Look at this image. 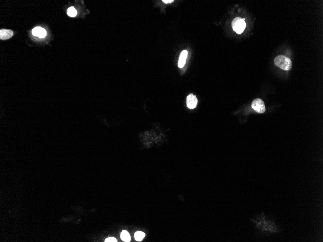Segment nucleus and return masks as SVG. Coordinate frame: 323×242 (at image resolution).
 Wrapping results in <instances>:
<instances>
[{
    "label": "nucleus",
    "mask_w": 323,
    "mask_h": 242,
    "mask_svg": "<svg viewBox=\"0 0 323 242\" xmlns=\"http://www.w3.org/2000/svg\"><path fill=\"white\" fill-rule=\"evenodd\" d=\"M254 222L258 229L262 232H269L270 233L279 232V229L273 220L268 219L264 213L258 215L257 220H254Z\"/></svg>",
    "instance_id": "1"
},
{
    "label": "nucleus",
    "mask_w": 323,
    "mask_h": 242,
    "mask_svg": "<svg viewBox=\"0 0 323 242\" xmlns=\"http://www.w3.org/2000/svg\"><path fill=\"white\" fill-rule=\"evenodd\" d=\"M275 65L284 71H289L292 67V62L289 58L284 55H279L274 60Z\"/></svg>",
    "instance_id": "2"
},
{
    "label": "nucleus",
    "mask_w": 323,
    "mask_h": 242,
    "mask_svg": "<svg viewBox=\"0 0 323 242\" xmlns=\"http://www.w3.org/2000/svg\"><path fill=\"white\" fill-rule=\"evenodd\" d=\"M246 23L245 19H242L239 17H237L234 19L232 22V27L235 32L237 33L240 34L245 30Z\"/></svg>",
    "instance_id": "3"
},
{
    "label": "nucleus",
    "mask_w": 323,
    "mask_h": 242,
    "mask_svg": "<svg viewBox=\"0 0 323 242\" xmlns=\"http://www.w3.org/2000/svg\"><path fill=\"white\" fill-rule=\"evenodd\" d=\"M252 107L253 109L258 113L259 114H263L266 111V107L265 106L264 102L262 99H254L252 103Z\"/></svg>",
    "instance_id": "4"
},
{
    "label": "nucleus",
    "mask_w": 323,
    "mask_h": 242,
    "mask_svg": "<svg viewBox=\"0 0 323 242\" xmlns=\"http://www.w3.org/2000/svg\"><path fill=\"white\" fill-rule=\"evenodd\" d=\"M198 100L196 95L190 94L187 97V106L189 109H193L196 108Z\"/></svg>",
    "instance_id": "5"
},
{
    "label": "nucleus",
    "mask_w": 323,
    "mask_h": 242,
    "mask_svg": "<svg viewBox=\"0 0 323 242\" xmlns=\"http://www.w3.org/2000/svg\"><path fill=\"white\" fill-rule=\"evenodd\" d=\"M14 35L13 32L10 30L2 29L0 30V39L2 40H8L11 38Z\"/></svg>",
    "instance_id": "6"
},
{
    "label": "nucleus",
    "mask_w": 323,
    "mask_h": 242,
    "mask_svg": "<svg viewBox=\"0 0 323 242\" xmlns=\"http://www.w3.org/2000/svg\"><path fill=\"white\" fill-rule=\"evenodd\" d=\"M188 52L186 50L182 51L181 53L178 60V66L179 68H182L185 65L186 62V59L187 57Z\"/></svg>",
    "instance_id": "7"
},
{
    "label": "nucleus",
    "mask_w": 323,
    "mask_h": 242,
    "mask_svg": "<svg viewBox=\"0 0 323 242\" xmlns=\"http://www.w3.org/2000/svg\"><path fill=\"white\" fill-rule=\"evenodd\" d=\"M121 238L122 240L124 242H129L131 240L130 234L126 231H123L121 234Z\"/></svg>",
    "instance_id": "8"
},
{
    "label": "nucleus",
    "mask_w": 323,
    "mask_h": 242,
    "mask_svg": "<svg viewBox=\"0 0 323 242\" xmlns=\"http://www.w3.org/2000/svg\"><path fill=\"white\" fill-rule=\"evenodd\" d=\"M43 29H44L43 28L40 27H37L35 28L32 30V35L35 36L39 37V36L40 35Z\"/></svg>",
    "instance_id": "9"
},
{
    "label": "nucleus",
    "mask_w": 323,
    "mask_h": 242,
    "mask_svg": "<svg viewBox=\"0 0 323 242\" xmlns=\"http://www.w3.org/2000/svg\"><path fill=\"white\" fill-rule=\"evenodd\" d=\"M67 14L71 17H75L77 15V11L74 7L72 6L68 8Z\"/></svg>",
    "instance_id": "10"
},
{
    "label": "nucleus",
    "mask_w": 323,
    "mask_h": 242,
    "mask_svg": "<svg viewBox=\"0 0 323 242\" xmlns=\"http://www.w3.org/2000/svg\"><path fill=\"white\" fill-rule=\"evenodd\" d=\"M145 234L144 233L142 232H136L135 234V238L137 241H141L144 238Z\"/></svg>",
    "instance_id": "11"
},
{
    "label": "nucleus",
    "mask_w": 323,
    "mask_h": 242,
    "mask_svg": "<svg viewBox=\"0 0 323 242\" xmlns=\"http://www.w3.org/2000/svg\"><path fill=\"white\" fill-rule=\"evenodd\" d=\"M105 242H117V241L116 239H115V238H114V237H109V238H108L107 239H106V240H105Z\"/></svg>",
    "instance_id": "12"
},
{
    "label": "nucleus",
    "mask_w": 323,
    "mask_h": 242,
    "mask_svg": "<svg viewBox=\"0 0 323 242\" xmlns=\"http://www.w3.org/2000/svg\"><path fill=\"white\" fill-rule=\"evenodd\" d=\"M163 2L165 4H168V3H171V2H174L173 0H163Z\"/></svg>",
    "instance_id": "13"
}]
</instances>
